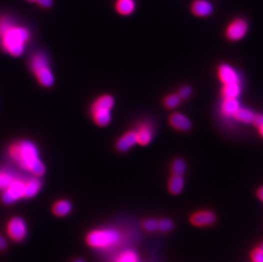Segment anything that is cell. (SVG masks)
<instances>
[{
    "label": "cell",
    "instance_id": "cell-29",
    "mask_svg": "<svg viewBox=\"0 0 263 262\" xmlns=\"http://www.w3.org/2000/svg\"><path fill=\"white\" fill-rule=\"evenodd\" d=\"M13 24V20L8 16H0V36H2Z\"/></svg>",
    "mask_w": 263,
    "mask_h": 262
},
{
    "label": "cell",
    "instance_id": "cell-33",
    "mask_svg": "<svg viewBox=\"0 0 263 262\" xmlns=\"http://www.w3.org/2000/svg\"><path fill=\"white\" fill-rule=\"evenodd\" d=\"M7 247H8L7 240H6V238L2 234H0V250H6Z\"/></svg>",
    "mask_w": 263,
    "mask_h": 262
},
{
    "label": "cell",
    "instance_id": "cell-8",
    "mask_svg": "<svg viewBox=\"0 0 263 262\" xmlns=\"http://www.w3.org/2000/svg\"><path fill=\"white\" fill-rule=\"evenodd\" d=\"M134 131L138 137V144L142 146L150 145L154 138V126L149 120H142L138 122Z\"/></svg>",
    "mask_w": 263,
    "mask_h": 262
},
{
    "label": "cell",
    "instance_id": "cell-38",
    "mask_svg": "<svg viewBox=\"0 0 263 262\" xmlns=\"http://www.w3.org/2000/svg\"><path fill=\"white\" fill-rule=\"evenodd\" d=\"M29 2H36V0H28Z\"/></svg>",
    "mask_w": 263,
    "mask_h": 262
},
{
    "label": "cell",
    "instance_id": "cell-2",
    "mask_svg": "<svg viewBox=\"0 0 263 262\" xmlns=\"http://www.w3.org/2000/svg\"><path fill=\"white\" fill-rule=\"evenodd\" d=\"M30 36V32L26 28L16 26L14 23L2 36H0V44L10 56H20L25 52Z\"/></svg>",
    "mask_w": 263,
    "mask_h": 262
},
{
    "label": "cell",
    "instance_id": "cell-19",
    "mask_svg": "<svg viewBox=\"0 0 263 262\" xmlns=\"http://www.w3.org/2000/svg\"><path fill=\"white\" fill-rule=\"evenodd\" d=\"M92 115L94 122L98 126H102V127L108 126L112 118V110H109V109L94 110V111H92Z\"/></svg>",
    "mask_w": 263,
    "mask_h": 262
},
{
    "label": "cell",
    "instance_id": "cell-20",
    "mask_svg": "<svg viewBox=\"0 0 263 262\" xmlns=\"http://www.w3.org/2000/svg\"><path fill=\"white\" fill-rule=\"evenodd\" d=\"M115 100L110 94H104L98 97L92 106V111L98 109H109L112 110L114 106Z\"/></svg>",
    "mask_w": 263,
    "mask_h": 262
},
{
    "label": "cell",
    "instance_id": "cell-36",
    "mask_svg": "<svg viewBox=\"0 0 263 262\" xmlns=\"http://www.w3.org/2000/svg\"><path fill=\"white\" fill-rule=\"evenodd\" d=\"M72 262H86L82 258H78V259H75L74 260H72Z\"/></svg>",
    "mask_w": 263,
    "mask_h": 262
},
{
    "label": "cell",
    "instance_id": "cell-3",
    "mask_svg": "<svg viewBox=\"0 0 263 262\" xmlns=\"http://www.w3.org/2000/svg\"><path fill=\"white\" fill-rule=\"evenodd\" d=\"M86 244L94 250H109L122 241V234L115 228H98L86 235Z\"/></svg>",
    "mask_w": 263,
    "mask_h": 262
},
{
    "label": "cell",
    "instance_id": "cell-11",
    "mask_svg": "<svg viewBox=\"0 0 263 262\" xmlns=\"http://www.w3.org/2000/svg\"><path fill=\"white\" fill-rule=\"evenodd\" d=\"M168 122L173 130L183 133L189 132L192 128V120L180 112H173L170 114Z\"/></svg>",
    "mask_w": 263,
    "mask_h": 262
},
{
    "label": "cell",
    "instance_id": "cell-4",
    "mask_svg": "<svg viewBox=\"0 0 263 262\" xmlns=\"http://www.w3.org/2000/svg\"><path fill=\"white\" fill-rule=\"evenodd\" d=\"M30 68L41 86L52 87L54 84V74L50 68L49 60L46 54L38 53L32 57Z\"/></svg>",
    "mask_w": 263,
    "mask_h": 262
},
{
    "label": "cell",
    "instance_id": "cell-28",
    "mask_svg": "<svg viewBox=\"0 0 263 262\" xmlns=\"http://www.w3.org/2000/svg\"><path fill=\"white\" fill-rule=\"evenodd\" d=\"M173 228H174V222L172 220L162 219L158 220V231H160L162 232H169L173 230Z\"/></svg>",
    "mask_w": 263,
    "mask_h": 262
},
{
    "label": "cell",
    "instance_id": "cell-1",
    "mask_svg": "<svg viewBox=\"0 0 263 262\" xmlns=\"http://www.w3.org/2000/svg\"><path fill=\"white\" fill-rule=\"evenodd\" d=\"M10 158L23 170L40 177L46 173V166L41 160L40 151L34 143L22 140L13 143L9 148Z\"/></svg>",
    "mask_w": 263,
    "mask_h": 262
},
{
    "label": "cell",
    "instance_id": "cell-15",
    "mask_svg": "<svg viewBox=\"0 0 263 262\" xmlns=\"http://www.w3.org/2000/svg\"><path fill=\"white\" fill-rule=\"evenodd\" d=\"M114 9L122 16H130L136 10V0H115Z\"/></svg>",
    "mask_w": 263,
    "mask_h": 262
},
{
    "label": "cell",
    "instance_id": "cell-17",
    "mask_svg": "<svg viewBox=\"0 0 263 262\" xmlns=\"http://www.w3.org/2000/svg\"><path fill=\"white\" fill-rule=\"evenodd\" d=\"M74 208L71 201L68 200H58L52 206V213L58 217H65L68 216Z\"/></svg>",
    "mask_w": 263,
    "mask_h": 262
},
{
    "label": "cell",
    "instance_id": "cell-27",
    "mask_svg": "<svg viewBox=\"0 0 263 262\" xmlns=\"http://www.w3.org/2000/svg\"><path fill=\"white\" fill-rule=\"evenodd\" d=\"M178 96H180V99L183 100H188L190 97L192 96V93H194V88L192 86H188V84H184V86H180V88H178Z\"/></svg>",
    "mask_w": 263,
    "mask_h": 262
},
{
    "label": "cell",
    "instance_id": "cell-7",
    "mask_svg": "<svg viewBox=\"0 0 263 262\" xmlns=\"http://www.w3.org/2000/svg\"><path fill=\"white\" fill-rule=\"evenodd\" d=\"M6 232L10 238L14 242H22L28 234V226L22 217L14 216L10 218L6 226Z\"/></svg>",
    "mask_w": 263,
    "mask_h": 262
},
{
    "label": "cell",
    "instance_id": "cell-12",
    "mask_svg": "<svg viewBox=\"0 0 263 262\" xmlns=\"http://www.w3.org/2000/svg\"><path fill=\"white\" fill-rule=\"evenodd\" d=\"M138 144V137L134 130L126 131L115 143V148L120 152H126Z\"/></svg>",
    "mask_w": 263,
    "mask_h": 262
},
{
    "label": "cell",
    "instance_id": "cell-24",
    "mask_svg": "<svg viewBox=\"0 0 263 262\" xmlns=\"http://www.w3.org/2000/svg\"><path fill=\"white\" fill-rule=\"evenodd\" d=\"M170 170H172V174L183 176L186 171V162H185V160L180 158H174L172 161Z\"/></svg>",
    "mask_w": 263,
    "mask_h": 262
},
{
    "label": "cell",
    "instance_id": "cell-6",
    "mask_svg": "<svg viewBox=\"0 0 263 262\" xmlns=\"http://www.w3.org/2000/svg\"><path fill=\"white\" fill-rule=\"evenodd\" d=\"M25 198V180L16 178L1 194V201L4 206H12Z\"/></svg>",
    "mask_w": 263,
    "mask_h": 262
},
{
    "label": "cell",
    "instance_id": "cell-23",
    "mask_svg": "<svg viewBox=\"0 0 263 262\" xmlns=\"http://www.w3.org/2000/svg\"><path fill=\"white\" fill-rule=\"evenodd\" d=\"M182 100L178 96V93H170L166 94L162 100V105L167 110H174L180 106Z\"/></svg>",
    "mask_w": 263,
    "mask_h": 262
},
{
    "label": "cell",
    "instance_id": "cell-26",
    "mask_svg": "<svg viewBox=\"0 0 263 262\" xmlns=\"http://www.w3.org/2000/svg\"><path fill=\"white\" fill-rule=\"evenodd\" d=\"M114 262H140V260L134 250H126L118 256Z\"/></svg>",
    "mask_w": 263,
    "mask_h": 262
},
{
    "label": "cell",
    "instance_id": "cell-5",
    "mask_svg": "<svg viewBox=\"0 0 263 262\" xmlns=\"http://www.w3.org/2000/svg\"><path fill=\"white\" fill-rule=\"evenodd\" d=\"M250 23L244 16H237L230 20L224 29V36L230 42H240L248 34Z\"/></svg>",
    "mask_w": 263,
    "mask_h": 262
},
{
    "label": "cell",
    "instance_id": "cell-18",
    "mask_svg": "<svg viewBox=\"0 0 263 262\" xmlns=\"http://www.w3.org/2000/svg\"><path fill=\"white\" fill-rule=\"evenodd\" d=\"M242 94L241 82L222 84L220 88V96L222 98H238Z\"/></svg>",
    "mask_w": 263,
    "mask_h": 262
},
{
    "label": "cell",
    "instance_id": "cell-21",
    "mask_svg": "<svg viewBox=\"0 0 263 262\" xmlns=\"http://www.w3.org/2000/svg\"><path fill=\"white\" fill-rule=\"evenodd\" d=\"M256 114V112L252 111V109L240 106V108L238 110L237 112L234 114V116L232 117V118H234L236 121L241 122V124H252Z\"/></svg>",
    "mask_w": 263,
    "mask_h": 262
},
{
    "label": "cell",
    "instance_id": "cell-9",
    "mask_svg": "<svg viewBox=\"0 0 263 262\" xmlns=\"http://www.w3.org/2000/svg\"><path fill=\"white\" fill-rule=\"evenodd\" d=\"M218 80L222 84L241 82L240 75L231 64L222 62L219 64L216 69Z\"/></svg>",
    "mask_w": 263,
    "mask_h": 262
},
{
    "label": "cell",
    "instance_id": "cell-35",
    "mask_svg": "<svg viewBox=\"0 0 263 262\" xmlns=\"http://www.w3.org/2000/svg\"><path fill=\"white\" fill-rule=\"evenodd\" d=\"M256 130H258V134H259V136H260L263 139V124L262 126H259Z\"/></svg>",
    "mask_w": 263,
    "mask_h": 262
},
{
    "label": "cell",
    "instance_id": "cell-31",
    "mask_svg": "<svg viewBox=\"0 0 263 262\" xmlns=\"http://www.w3.org/2000/svg\"><path fill=\"white\" fill-rule=\"evenodd\" d=\"M250 256L253 262H263V248L260 247L254 248V250L252 251Z\"/></svg>",
    "mask_w": 263,
    "mask_h": 262
},
{
    "label": "cell",
    "instance_id": "cell-32",
    "mask_svg": "<svg viewBox=\"0 0 263 262\" xmlns=\"http://www.w3.org/2000/svg\"><path fill=\"white\" fill-rule=\"evenodd\" d=\"M36 3L44 9H49L53 6V0H36Z\"/></svg>",
    "mask_w": 263,
    "mask_h": 262
},
{
    "label": "cell",
    "instance_id": "cell-14",
    "mask_svg": "<svg viewBox=\"0 0 263 262\" xmlns=\"http://www.w3.org/2000/svg\"><path fill=\"white\" fill-rule=\"evenodd\" d=\"M240 106L238 98H222L220 104V112L224 117L232 118L238 110L240 108Z\"/></svg>",
    "mask_w": 263,
    "mask_h": 262
},
{
    "label": "cell",
    "instance_id": "cell-16",
    "mask_svg": "<svg viewBox=\"0 0 263 262\" xmlns=\"http://www.w3.org/2000/svg\"><path fill=\"white\" fill-rule=\"evenodd\" d=\"M43 183L40 178L38 176L32 177L25 180V198L30 200L37 196L40 192Z\"/></svg>",
    "mask_w": 263,
    "mask_h": 262
},
{
    "label": "cell",
    "instance_id": "cell-34",
    "mask_svg": "<svg viewBox=\"0 0 263 262\" xmlns=\"http://www.w3.org/2000/svg\"><path fill=\"white\" fill-rule=\"evenodd\" d=\"M258 196H259V198L263 202V186L258 190Z\"/></svg>",
    "mask_w": 263,
    "mask_h": 262
},
{
    "label": "cell",
    "instance_id": "cell-13",
    "mask_svg": "<svg viewBox=\"0 0 263 262\" xmlns=\"http://www.w3.org/2000/svg\"><path fill=\"white\" fill-rule=\"evenodd\" d=\"M190 220L192 225L200 228H204L213 225L216 220V216L214 212L210 210L198 211L192 214Z\"/></svg>",
    "mask_w": 263,
    "mask_h": 262
},
{
    "label": "cell",
    "instance_id": "cell-37",
    "mask_svg": "<svg viewBox=\"0 0 263 262\" xmlns=\"http://www.w3.org/2000/svg\"><path fill=\"white\" fill-rule=\"evenodd\" d=\"M259 247H260V248H263V242H262L260 245H259Z\"/></svg>",
    "mask_w": 263,
    "mask_h": 262
},
{
    "label": "cell",
    "instance_id": "cell-25",
    "mask_svg": "<svg viewBox=\"0 0 263 262\" xmlns=\"http://www.w3.org/2000/svg\"><path fill=\"white\" fill-rule=\"evenodd\" d=\"M16 178L18 177L10 171L0 170V191H4L8 188Z\"/></svg>",
    "mask_w": 263,
    "mask_h": 262
},
{
    "label": "cell",
    "instance_id": "cell-10",
    "mask_svg": "<svg viewBox=\"0 0 263 262\" xmlns=\"http://www.w3.org/2000/svg\"><path fill=\"white\" fill-rule=\"evenodd\" d=\"M189 10L195 18H207L214 14V6L209 0H192Z\"/></svg>",
    "mask_w": 263,
    "mask_h": 262
},
{
    "label": "cell",
    "instance_id": "cell-22",
    "mask_svg": "<svg viewBox=\"0 0 263 262\" xmlns=\"http://www.w3.org/2000/svg\"><path fill=\"white\" fill-rule=\"evenodd\" d=\"M185 186V180L182 176L172 174L168 182V190L170 192L174 195L180 194L183 191Z\"/></svg>",
    "mask_w": 263,
    "mask_h": 262
},
{
    "label": "cell",
    "instance_id": "cell-30",
    "mask_svg": "<svg viewBox=\"0 0 263 262\" xmlns=\"http://www.w3.org/2000/svg\"><path fill=\"white\" fill-rule=\"evenodd\" d=\"M158 220L155 219L145 220L143 222V228L148 232H154L158 231Z\"/></svg>",
    "mask_w": 263,
    "mask_h": 262
}]
</instances>
